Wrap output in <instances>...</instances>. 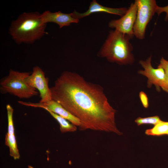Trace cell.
Masks as SVG:
<instances>
[{
	"instance_id": "2e32d148",
	"label": "cell",
	"mask_w": 168,
	"mask_h": 168,
	"mask_svg": "<svg viewBox=\"0 0 168 168\" xmlns=\"http://www.w3.org/2000/svg\"><path fill=\"white\" fill-rule=\"evenodd\" d=\"M6 107L8 120V130L7 133L10 134H15L13 119L14 109L9 104L7 105Z\"/></svg>"
},
{
	"instance_id": "9c48e42d",
	"label": "cell",
	"mask_w": 168,
	"mask_h": 168,
	"mask_svg": "<svg viewBox=\"0 0 168 168\" xmlns=\"http://www.w3.org/2000/svg\"><path fill=\"white\" fill-rule=\"evenodd\" d=\"M18 102L26 106L39 107L45 110H49L64 118L77 126L80 127L81 125V122L77 118L67 110L59 103L54 100L44 103L28 102L22 101H18Z\"/></svg>"
},
{
	"instance_id": "5b68a950",
	"label": "cell",
	"mask_w": 168,
	"mask_h": 168,
	"mask_svg": "<svg viewBox=\"0 0 168 168\" xmlns=\"http://www.w3.org/2000/svg\"><path fill=\"white\" fill-rule=\"evenodd\" d=\"M137 7L136 19L133 31L134 35L142 40L145 37L146 30L155 13L158 6L155 0H135Z\"/></svg>"
},
{
	"instance_id": "6da1fadb",
	"label": "cell",
	"mask_w": 168,
	"mask_h": 168,
	"mask_svg": "<svg viewBox=\"0 0 168 168\" xmlns=\"http://www.w3.org/2000/svg\"><path fill=\"white\" fill-rule=\"evenodd\" d=\"M50 89L52 100L80 120L81 130L122 134L116 125V111L110 104L101 86L86 81L76 72L65 71Z\"/></svg>"
},
{
	"instance_id": "4fadbf2b",
	"label": "cell",
	"mask_w": 168,
	"mask_h": 168,
	"mask_svg": "<svg viewBox=\"0 0 168 168\" xmlns=\"http://www.w3.org/2000/svg\"><path fill=\"white\" fill-rule=\"evenodd\" d=\"M5 144L9 149L10 156L15 160L19 159L20 155L15 134H10L7 133L5 138Z\"/></svg>"
},
{
	"instance_id": "ac0fdd59",
	"label": "cell",
	"mask_w": 168,
	"mask_h": 168,
	"mask_svg": "<svg viewBox=\"0 0 168 168\" xmlns=\"http://www.w3.org/2000/svg\"><path fill=\"white\" fill-rule=\"evenodd\" d=\"M139 97L143 107L145 108H147L149 106V102L147 94L144 92L141 91L139 93Z\"/></svg>"
},
{
	"instance_id": "7a4b0ae2",
	"label": "cell",
	"mask_w": 168,
	"mask_h": 168,
	"mask_svg": "<svg viewBox=\"0 0 168 168\" xmlns=\"http://www.w3.org/2000/svg\"><path fill=\"white\" fill-rule=\"evenodd\" d=\"M128 35L116 30H110L98 56L120 65H131L135 61L133 47Z\"/></svg>"
},
{
	"instance_id": "277c9868",
	"label": "cell",
	"mask_w": 168,
	"mask_h": 168,
	"mask_svg": "<svg viewBox=\"0 0 168 168\" xmlns=\"http://www.w3.org/2000/svg\"><path fill=\"white\" fill-rule=\"evenodd\" d=\"M30 74L11 69L7 75L1 79L0 91L2 94H9L20 99H28L37 96V90L30 86L26 82Z\"/></svg>"
},
{
	"instance_id": "8992f818",
	"label": "cell",
	"mask_w": 168,
	"mask_h": 168,
	"mask_svg": "<svg viewBox=\"0 0 168 168\" xmlns=\"http://www.w3.org/2000/svg\"><path fill=\"white\" fill-rule=\"evenodd\" d=\"M152 57L150 56L145 60L139 61V64L143 70H139L138 73L147 78V86L148 88L153 85L157 91H160L161 88L166 92L167 83L165 71L161 68H155L153 67L151 63Z\"/></svg>"
},
{
	"instance_id": "d6986e66",
	"label": "cell",
	"mask_w": 168,
	"mask_h": 168,
	"mask_svg": "<svg viewBox=\"0 0 168 168\" xmlns=\"http://www.w3.org/2000/svg\"><path fill=\"white\" fill-rule=\"evenodd\" d=\"M164 12L166 14L165 20L167 21H168V4L163 7H160L158 5L156 9V13L159 16Z\"/></svg>"
},
{
	"instance_id": "7c38bea8",
	"label": "cell",
	"mask_w": 168,
	"mask_h": 168,
	"mask_svg": "<svg viewBox=\"0 0 168 168\" xmlns=\"http://www.w3.org/2000/svg\"><path fill=\"white\" fill-rule=\"evenodd\" d=\"M45 110L60 125V130L61 132H74L76 131L77 126L70 123L68 121L60 115L49 110Z\"/></svg>"
},
{
	"instance_id": "9a60e30c",
	"label": "cell",
	"mask_w": 168,
	"mask_h": 168,
	"mask_svg": "<svg viewBox=\"0 0 168 168\" xmlns=\"http://www.w3.org/2000/svg\"><path fill=\"white\" fill-rule=\"evenodd\" d=\"M161 121L159 116L156 115L145 118L139 117L135 120V122L138 126L143 124L155 125Z\"/></svg>"
},
{
	"instance_id": "52a82bcc",
	"label": "cell",
	"mask_w": 168,
	"mask_h": 168,
	"mask_svg": "<svg viewBox=\"0 0 168 168\" xmlns=\"http://www.w3.org/2000/svg\"><path fill=\"white\" fill-rule=\"evenodd\" d=\"M26 81L30 86L39 91L40 98L39 102L45 103L52 100L49 86V79L45 76V73L39 66L34 67L31 73L26 78Z\"/></svg>"
},
{
	"instance_id": "ffe728a7",
	"label": "cell",
	"mask_w": 168,
	"mask_h": 168,
	"mask_svg": "<svg viewBox=\"0 0 168 168\" xmlns=\"http://www.w3.org/2000/svg\"></svg>"
},
{
	"instance_id": "30bf717a",
	"label": "cell",
	"mask_w": 168,
	"mask_h": 168,
	"mask_svg": "<svg viewBox=\"0 0 168 168\" xmlns=\"http://www.w3.org/2000/svg\"><path fill=\"white\" fill-rule=\"evenodd\" d=\"M42 21L47 24L49 22H53L58 25L60 28L69 26L72 23H78L79 20L75 18L73 13H65L60 11L52 12L46 11L41 14Z\"/></svg>"
},
{
	"instance_id": "3957f363",
	"label": "cell",
	"mask_w": 168,
	"mask_h": 168,
	"mask_svg": "<svg viewBox=\"0 0 168 168\" xmlns=\"http://www.w3.org/2000/svg\"><path fill=\"white\" fill-rule=\"evenodd\" d=\"M37 12H24L12 21L9 32L18 44H31L41 39L46 34V24Z\"/></svg>"
},
{
	"instance_id": "e0dca14e",
	"label": "cell",
	"mask_w": 168,
	"mask_h": 168,
	"mask_svg": "<svg viewBox=\"0 0 168 168\" xmlns=\"http://www.w3.org/2000/svg\"><path fill=\"white\" fill-rule=\"evenodd\" d=\"M157 67L162 68L165 71L167 83V89L166 92L168 93V60L162 57L160 61V63Z\"/></svg>"
},
{
	"instance_id": "ba28073f",
	"label": "cell",
	"mask_w": 168,
	"mask_h": 168,
	"mask_svg": "<svg viewBox=\"0 0 168 168\" xmlns=\"http://www.w3.org/2000/svg\"><path fill=\"white\" fill-rule=\"evenodd\" d=\"M137 11V5L134 1L131 4L126 12L123 16L119 19L112 20L109 22V27L114 28L132 38L134 36L133 29Z\"/></svg>"
},
{
	"instance_id": "5bb4252c",
	"label": "cell",
	"mask_w": 168,
	"mask_h": 168,
	"mask_svg": "<svg viewBox=\"0 0 168 168\" xmlns=\"http://www.w3.org/2000/svg\"><path fill=\"white\" fill-rule=\"evenodd\" d=\"M145 133L147 135L154 136L168 135V122L161 120L152 128L146 130Z\"/></svg>"
},
{
	"instance_id": "8fae6325",
	"label": "cell",
	"mask_w": 168,
	"mask_h": 168,
	"mask_svg": "<svg viewBox=\"0 0 168 168\" xmlns=\"http://www.w3.org/2000/svg\"><path fill=\"white\" fill-rule=\"evenodd\" d=\"M128 8L126 7L112 8L102 6L98 3L96 0H92L87 10L83 13H79L76 11L72 12L73 16L80 19L96 12H105L119 16H123L127 12Z\"/></svg>"
}]
</instances>
